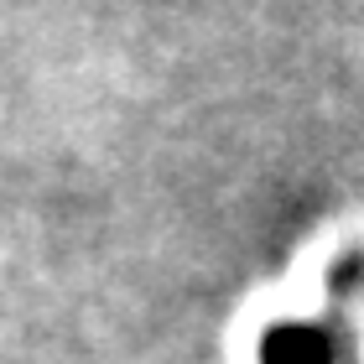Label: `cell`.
Listing matches in <instances>:
<instances>
[{"label":"cell","instance_id":"1","mask_svg":"<svg viewBox=\"0 0 364 364\" xmlns=\"http://www.w3.org/2000/svg\"><path fill=\"white\" fill-rule=\"evenodd\" d=\"M271 364H323V343L307 333H281L271 349Z\"/></svg>","mask_w":364,"mask_h":364}]
</instances>
